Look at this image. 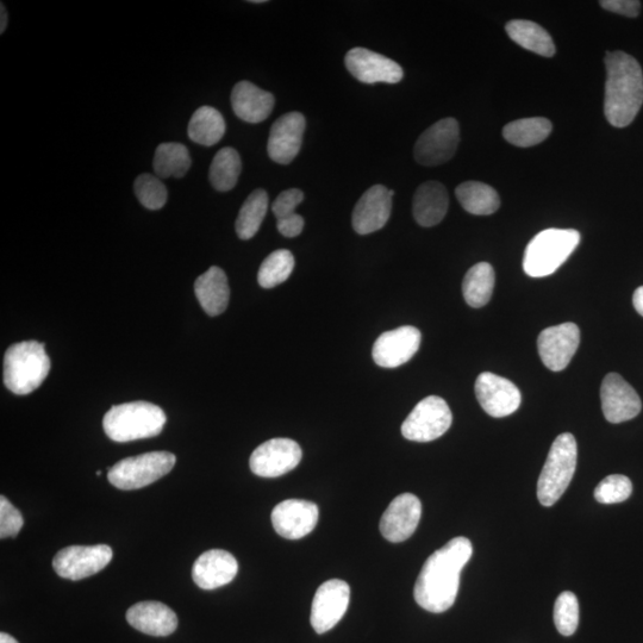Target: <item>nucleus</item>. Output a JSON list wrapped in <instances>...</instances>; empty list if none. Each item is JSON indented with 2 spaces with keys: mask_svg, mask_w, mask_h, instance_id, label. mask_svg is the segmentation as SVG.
Listing matches in <instances>:
<instances>
[{
  "mask_svg": "<svg viewBox=\"0 0 643 643\" xmlns=\"http://www.w3.org/2000/svg\"><path fill=\"white\" fill-rule=\"evenodd\" d=\"M268 210V195L265 190H255L243 203L237 216L235 229L241 240H251L257 235Z\"/></svg>",
  "mask_w": 643,
  "mask_h": 643,
  "instance_id": "obj_33",
  "label": "nucleus"
},
{
  "mask_svg": "<svg viewBox=\"0 0 643 643\" xmlns=\"http://www.w3.org/2000/svg\"><path fill=\"white\" fill-rule=\"evenodd\" d=\"M239 571L233 554L211 549L196 560L192 568L193 582L203 590H216L232 583Z\"/></svg>",
  "mask_w": 643,
  "mask_h": 643,
  "instance_id": "obj_22",
  "label": "nucleus"
},
{
  "mask_svg": "<svg viewBox=\"0 0 643 643\" xmlns=\"http://www.w3.org/2000/svg\"><path fill=\"white\" fill-rule=\"evenodd\" d=\"M295 268V258L287 249L273 252L262 262L258 282L264 289H273L286 282Z\"/></svg>",
  "mask_w": 643,
  "mask_h": 643,
  "instance_id": "obj_35",
  "label": "nucleus"
},
{
  "mask_svg": "<svg viewBox=\"0 0 643 643\" xmlns=\"http://www.w3.org/2000/svg\"><path fill=\"white\" fill-rule=\"evenodd\" d=\"M602 8L614 14L635 18L640 14L641 3L636 0H602Z\"/></svg>",
  "mask_w": 643,
  "mask_h": 643,
  "instance_id": "obj_41",
  "label": "nucleus"
},
{
  "mask_svg": "<svg viewBox=\"0 0 643 643\" xmlns=\"http://www.w3.org/2000/svg\"><path fill=\"white\" fill-rule=\"evenodd\" d=\"M349 73L364 84H398L404 77L403 68L386 56L366 48H353L345 58Z\"/></svg>",
  "mask_w": 643,
  "mask_h": 643,
  "instance_id": "obj_15",
  "label": "nucleus"
},
{
  "mask_svg": "<svg viewBox=\"0 0 643 643\" xmlns=\"http://www.w3.org/2000/svg\"><path fill=\"white\" fill-rule=\"evenodd\" d=\"M580 242L574 229H546L534 237L524 252L523 270L529 277L551 276L571 257Z\"/></svg>",
  "mask_w": 643,
  "mask_h": 643,
  "instance_id": "obj_5",
  "label": "nucleus"
},
{
  "mask_svg": "<svg viewBox=\"0 0 643 643\" xmlns=\"http://www.w3.org/2000/svg\"><path fill=\"white\" fill-rule=\"evenodd\" d=\"M279 233L285 237H297L301 235L304 229V220L302 216L293 214L277 220Z\"/></svg>",
  "mask_w": 643,
  "mask_h": 643,
  "instance_id": "obj_42",
  "label": "nucleus"
},
{
  "mask_svg": "<svg viewBox=\"0 0 643 643\" xmlns=\"http://www.w3.org/2000/svg\"><path fill=\"white\" fill-rule=\"evenodd\" d=\"M632 492V480L622 474H611L598 484L595 498L601 504H617L626 502Z\"/></svg>",
  "mask_w": 643,
  "mask_h": 643,
  "instance_id": "obj_38",
  "label": "nucleus"
},
{
  "mask_svg": "<svg viewBox=\"0 0 643 643\" xmlns=\"http://www.w3.org/2000/svg\"><path fill=\"white\" fill-rule=\"evenodd\" d=\"M45 343H15L5 353L4 384L17 396H27L39 389L51 371Z\"/></svg>",
  "mask_w": 643,
  "mask_h": 643,
  "instance_id": "obj_3",
  "label": "nucleus"
},
{
  "mask_svg": "<svg viewBox=\"0 0 643 643\" xmlns=\"http://www.w3.org/2000/svg\"><path fill=\"white\" fill-rule=\"evenodd\" d=\"M633 304L636 311L643 317V286L636 289L633 296Z\"/></svg>",
  "mask_w": 643,
  "mask_h": 643,
  "instance_id": "obj_43",
  "label": "nucleus"
},
{
  "mask_svg": "<svg viewBox=\"0 0 643 643\" xmlns=\"http://www.w3.org/2000/svg\"><path fill=\"white\" fill-rule=\"evenodd\" d=\"M392 196L384 185H374L361 196L355 205L352 224L359 235L378 232L390 220Z\"/></svg>",
  "mask_w": 643,
  "mask_h": 643,
  "instance_id": "obj_21",
  "label": "nucleus"
},
{
  "mask_svg": "<svg viewBox=\"0 0 643 643\" xmlns=\"http://www.w3.org/2000/svg\"><path fill=\"white\" fill-rule=\"evenodd\" d=\"M0 643H18L15 638H12L11 635L2 633L0 634Z\"/></svg>",
  "mask_w": 643,
  "mask_h": 643,
  "instance_id": "obj_45",
  "label": "nucleus"
},
{
  "mask_svg": "<svg viewBox=\"0 0 643 643\" xmlns=\"http://www.w3.org/2000/svg\"><path fill=\"white\" fill-rule=\"evenodd\" d=\"M474 391L480 407L491 417L502 418L514 414L522 402L521 391L514 383L491 372L480 374Z\"/></svg>",
  "mask_w": 643,
  "mask_h": 643,
  "instance_id": "obj_13",
  "label": "nucleus"
},
{
  "mask_svg": "<svg viewBox=\"0 0 643 643\" xmlns=\"http://www.w3.org/2000/svg\"><path fill=\"white\" fill-rule=\"evenodd\" d=\"M112 560V549L108 545L71 546L55 555L53 567L64 579H85L104 570Z\"/></svg>",
  "mask_w": 643,
  "mask_h": 643,
  "instance_id": "obj_10",
  "label": "nucleus"
},
{
  "mask_svg": "<svg viewBox=\"0 0 643 643\" xmlns=\"http://www.w3.org/2000/svg\"><path fill=\"white\" fill-rule=\"evenodd\" d=\"M272 93L243 80L237 83L232 92V105L235 115L248 123H260L267 120L274 108Z\"/></svg>",
  "mask_w": 643,
  "mask_h": 643,
  "instance_id": "obj_24",
  "label": "nucleus"
},
{
  "mask_svg": "<svg viewBox=\"0 0 643 643\" xmlns=\"http://www.w3.org/2000/svg\"><path fill=\"white\" fill-rule=\"evenodd\" d=\"M303 457L302 448L291 439H272L252 454L249 466L262 478H277L295 470Z\"/></svg>",
  "mask_w": 643,
  "mask_h": 643,
  "instance_id": "obj_11",
  "label": "nucleus"
},
{
  "mask_svg": "<svg viewBox=\"0 0 643 643\" xmlns=\"http://www.w3.org/2000/svg\"><path fill=\"white\" fill-rule=\"evenodd\" d=\"M601 401L605 420L614 424L633 420L642 409L638 392L617 373L603 379Z\"/></svg>",
  "mask_w": 643,
  "mask_h": 643,
  "instance_id": "obj_17",
  "label": "nucleus"
},
{
  "mask_svg": "<svg viewBox=\"0 0 643 643\" xmlns=\"http://www.w3.org/2000/svg\"><path fill=\"white\" fill-rule=\"evenodd\" d=\"M24 520L21 511L5 496L0 497V538H14L21 532Z\"/></svg>",
  "mask_w": 643,
  "mask_h": 643,
  "instance_id": "obj_39",
  "label": "nucleus"
},
{
  "mask_svg": "<svg viewBox=\"0 0 643 643\" xmlns=\"http://www.w3.org/2000/svg\"><path fill=\"white\" fill-rule=\"evenodd\" d=\"M97 476H102V471H97Z\"/></svg>",
  "mask_w": 643,
  "mask_h": 643,
  "instance_id": "obj_47",
  "label": "nucleus"
},
{
  "mask_svg": "<svg viewBox=\"0 0 643 643\" xmlns=\"http://www.w3.org/2000/svg\"><path fill=\"white\" fill-rule=\"evenodd\" d=\"M351 588L340 579L327 580L317 589L312 602L310 622L317 634L333 629L345 616Z\"/></svg>",
  "mask_w": 643,
  "mask_h": 643,
  "instance_id": "obj_12",
  "label": "nucleus"
},
{
  "mask_svg": "<svg viewBox=\"0 0 643 643\" xmlns=\"http://www.w3.org/2000/svg\"><path fill=\"white\" fill-rule=\"evenodd\" d=\"M505 30L518 46L545 58L554 56L555 46L552 37L538 23L524 20L510 21L505 26Z\"/></svg>",
  "mask_w": 643,
  "mask_h": 643,
  "instance_id": "obj_28",
  "label": "nucleus"
},
{
  "mask_svg": "<svg viewBox=\"0 0 643 643\" xmlns=\"http://www.w3.org/2000/svg\"><path fill=\"white\" fill-rule=\"evenodd\" d=\"M452 422V411L445 399L429 396L410 412L403 423L402 434L410 441L430 442L447 433Z\"/></svg>",
  "mask_w": 643,
  "mask_h": 643,
  "instance_id": "obj_8",
  "label": "nucleus"
},
{
  "mask_svg": "<svg viewBox=\"0 0 643 643\" xmlns=\"http://www.w3.org/2000/svg\"><path fill=\"white\" fill-rule=\"evenodd\" d=\"M320 510L315 503L303 499H287L272 511L276 532L287 540H299L315 529Z\"/></svg>",
  "mask_w": 643,
  "mask_h": 643,
  "instance_id": "obj_18",
  "label": "nucleus"
},
{
  "mask_svg": "<svg viewBox=\"0 0 643 643\" xmlns=\"http://www.w3.org/2000/svg\"><path fill=\"white\" fill-rule=\"evenodd\" d=\"M472 554L471 541L460 536L430 555L417 578L416 603L434 614L451 609L458 596L461 571Z\"/></svg>",
  "mask_w": 643,
  "mask_h": 643,
  "instance_id": "obj_1",
  "label": "nucleus"
},
{
  "mask_svg": "<svg viewBox=\"0 0 643 643\" xmlns=\"http://www.w3.org/2000/svg\"><path fill=\"white\" fill-rule=\"evenodd\" d=\"M552 130V123L547 118H522L507 124L503 129V136L511 145L528 148L545 141Z\"/></svg>",
  "mask_w": 643,
  "mask_h": 643,
  "instance_id": "obj_31",
  "label": "nucleus"
},
{
  "mask_svg": "<svg viewBox=\"0 0 643 643\" xmlns=\"http://www.w3.org/2000/svg\"><path fill=\"white\" fill-rule=\"evenodd\" d=\"M135 195L140 203L149 210H160L167 203L166 186L159 177L152 174H141L134 184Z\"/></svg>",
  "mask_w": 643,
  "mask_h": 643,
  "instance_id": "obj_36",
  "label": "nucleus"
},
{
  "mask_svg": "<svg viewBox=\"0 0 643 643\" xmlns=\"http://www.w3.org/2000/svg\"><path fill=\"white\" fill-rule=\"evenodd\" d=\"M449 205L448 192L439 181H428L418 187L412 212L415 221L421 227L430 228L438 226L445 218Z\"/></svg>",
  "mask_w": 643,
  "mask_h": 643,
  "instance_id": "obj_25",
  "label": "nucleus"
},
{
  "mask_svg": "<svg viewBox=\"0 0 643 643\" xmlns=\"http://www.w3.org/2000/svg\"><path fill=\"white\" fill-rule=\"evenodd\" d=\"M460 143V127L455 118H443L417 140L414 154L418 164L438 166L451 160Z\"/></svg>",
  "mask_w": 643,
  "mask_h": 643,
  "instance_id": "obj_9",
  "label": "nucleus"
},
{
  "mask_svg": "<svg viewBox=\"0 0 643 643\" xmlns=\"http://www.w3.org/2000/svg\"><path fill=\"white\" fill-rule=\"evenodd\" d=\"M167 422L165 411L148 402H131L112 407L103 420L108 438L115 442H130L154 438Z\"/></svg>",
  "mask_w": 643,
  "mask_h": 643,
  "instance_id": "obj_4",
  "label": "nucleus"
},
{
  "mask_svg": "<svg viewBox=\"0 0 643 643\" xmlns=\"http://www.w3.org/2000/svg\"><path fill=\"white\" fill-rule=\"evenodd\" d=\"M0 11H2V21H0V33H4L6 26H8V11H6L5 5L2 3V8H0Z\"/></svg>",
  "mask_w": 643,
  "mask_h": 643,
  "instance_id": "obj_44",
  "label": "nucleus"
},
{
  "mask_svg": "<svg viewBox=\"0 0 643 643\" xmlns=\"http://www.w3.org/2000/svg\"><path fill=\"white\" fill-rule=\"evenodd\" d=\"M251 3H253V4H264L266 2H265V0H253V2H251Z\"/></svg>",
  "mask_w": 643,
  "mask_h": 643,
  "instance_id": "obj_46",
  "label": "nucleus"
},
{
  "mask_svg": "<svg viewBox=\"0 0 643 643\" xmlns=\"http://www.w3.org/2000/svg\"><path fill=\"white\" fill-rule=\"evenodd\" d=\"M422 335L415 327L405 326L380 335L372 349L374 362L383 368H397L414 357Z\"/></svg>",
  "mask_w": 643,
  "mask_h": 643,
  "instance_id": "obj_16",
  "label": "nucleus"
},
{
  "mask_svg": "<svg viewBox=\"0 0 643 643\" xmlns=\"http://www.w3.org/2000/svg\"><path fill=\"white\" fill-rule=\"evenodd\" d=\"M422 515V504L412 493L393 499L380 520V532L387 541L397 543L411 538Z\"/></svg>",
  "mask_w": 643,
  "mask_h": 643,
  "instance_id": "obj_20",
  "label": "nucleus"
},
{
  "mask_svg": "<svg viewBox=\"0 0 643 643\" xmlns=\"http://www.w3.org/2000/svg\"><path fill=\"white\" fill-rule=\"evenodd\" d=\"M177 463L170 452H152L123 459L109 468V482L115 488L131 491L145 488L165 477Z\"/></svg>",
  "mask_w": 643,
  "mask_h": 643,
  "instance_id": "obj_7",
  "label": "nucleus"
},
{
  "mask_svg": "<svg viewBox=\"0 0 643 643\" xmlns=\"http://www.w3.org/2000/svg\"><path fill=\"white\" fill-rule=\"evenodd\" d=\"M304 201V193L299 189L286 190L277 197L272 205L277 220L296 214L297 206Z\"/></svg>",
  "mask_w": 643,
  "mask_h": 643,
  "instance_id": "obj_40",
  "label": "nucleus"
},
{
  "mask_svg": "<svg viewBox=\"0 0 643 643\" xmlns=\"http://www.w3.org/2000/svg\"><path fill=\"white\" fill-rule=\"evenodd\" d=\"M580 345V330L577 324L567 322L549 327L539 335L540 358L548 370L564 371Z\"/></svg>",
  "mask_w": 643,
  "mask_h": 643,
  "instance_id": "obj_14",
  "label": "nucleus"
},
{
  "mask_svg": "<svg viewBox=\"0 0 643 643\" xmlns=\"http://www.w3.org/2000/svg\"><path fill=\"white\" fill-rule=\"evenodd\" d=\"M554 623L558 632L564 636L576 633L579 624V603L576 595L565 591L554 605Z\"/></svg>",
  "mask_w": 643,
  "mask_h": 643,
  "instance_id": "obj_37",
  "label": "nucleus"
},
{
  "mask_svg": "<svg viewBox=\"0 0 643 643\" xmlns=\"http://www.w3.org/2000/svg\"><path fill=\"white\" fill-rule=\"evenodd\" d=\"M461 206L472 215L489 216L501 206V198L493 187L480 181H466L455 190Z\"/></svg>",
  "mask_w": 643,
  "mask_h": 643,
  "instance_id": "obj_29",
  "label": "nucleus"
},
{
  "mask_svg": "<svg viewBox=\"0 0 643 643\" xmlns=\"http://www.w3.org/2000/svg\"><path fill=\"white\" fill-rule=\"evenodd\" d=\"M604 112L611 126L628 127L638 116L643 104V73L632 55L610 52L605 55Z\"/></svg>",
  "mask_w": 643,
  "mask_h": 643,
  "instance_id": "obj_2",
  "label": "nucleus"
},
{
  "mask_svg": "<svg viewBox=\"0 0 643 643\" xmlns=\"http://www.w3.org/2000/svg\"><path fill=\"white\" fill-rule=\"evenodd\" d=\"M307 127L301 112H289L273 123L268 139L267 152L280 165H289L301 152L303 135Z\"/></svg>",
  "mask_w": 643,
  "mask_h": 643,
  "instance_id": "obj_19",
  "label": "nucleus"
},
{
  "mask_svg": "<svg viewBox=\"0 0 643 643\" xmlns=\"http://www.w3.org/2000/svg\"><path fill=\"white\" fill-rule=\"evenodd\" d=\"M127 621L139 632L151 636H168L176 632L178 617L166 604L140 602L127 611Z\"/></svg>",
  "mask_w": 643,
  "mask_h": 643,
  "instance_id": "obj_23",
  "label": "nucleus"
},
{
  "mask_svg": "<svg viewBox=\"0 0 643 643\" xmlns=\"http://www.w3.org/2000/svg\"><path fill=\"white\" fill-rule=\"evenodd\" d=\"M153 166L161 179L183 178L191 167L189 149L177 142L162 143L156 148Z\"/></svg>",
  "mask_w": 643,
  "mask_h": 643,
  "instance_id": "obj_32",
  "label": "nucleus"
},
{
  "mask_svg": "<svg viewBox=\"0 0 643 643\" xmlns=\"http://www.w3.org/2000/svg\"><path fill=\"white\" fill-rule=\"evenodd\" d=\"M578 460L577 441L570 433L553 442L538 483V498L543 507H553L570 485Z\"/></svg>",
  "mask_w": 643,
  "mask_h": 643,
  "instance_id": "obj_6",
  "label": "nucleus"
},
{
  "mask_svg": "<svg viewBox=\"0 0 643 643\" xmlns=\"http://www.w3.org/2000/svg\"><path fill=\"white\" fill-rule=\"evenodd\" d=\"M226 130V121L221 112L211 106H202L192 115L187 133L191 141L211 147L223 139Z\"/></svg>",
  "mask_w": 643,
  "mask_h": 643,
  "instance_id": "obj_27",
  "label": "nucleus"
},
{
  "mask_svg": "<svg viewBox=\"0 0 643 643\" xmlns=\"http://www.w3.org/2000/svg\"><path fill=\"white\" fill-rule=\"evenodd\" d=\"M496 274L489 262H479L466 273L463 282L465 301L472 308H483L495 290Z\"/></svg>",
  "mask_w": 643,
  "mask_h": 643,
  "instance_id": "obj_30",
  "label": "nucleus"
},
{
  "mask_svg": "<svg viewBox=\"0 0 643 643\" xmlns=\"http://www.w3.org/2000/svg\"><path fill=\"white\" fill-rule=\"evenodd\" d=\"M195 292L199 304L209 316L215 317L227 310L230 298L228 278L222 268L212 266L196 280Z\"/></svg>",
  "mask_w": 643,
  "mask_h": 643,
  "instance_id": "obj_26",
  "label": "nucleus"
},
{
  "mask_svg": "<svg viewBox=\"0 0 643 643\" xmlns=\"http://www.w3.org/2000/svg\"><path fill=\"white\" fill-rule=\"evenodd\" d=\"M242 171L240 154L232 147L221 149L211 162L209 178L214 189L221 192L233 190Z\"/></svg>",
  "mask_w": 643,
  "mask_h": 643,
  "instance_id": "obj_34",
  "label": "nucleus"
}]
</instances>
